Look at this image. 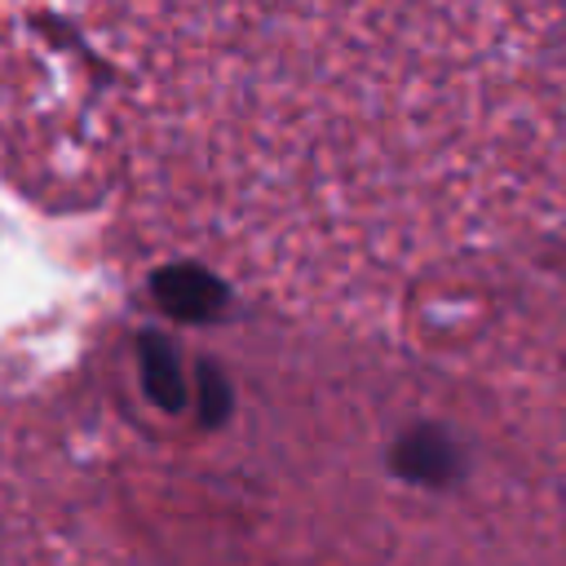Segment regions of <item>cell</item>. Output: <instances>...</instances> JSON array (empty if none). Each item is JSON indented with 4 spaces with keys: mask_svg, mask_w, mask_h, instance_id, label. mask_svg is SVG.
Masks as SVG:
<instances>
[{
    "mask_svg": "<svg viewBox=\"0 0 566 566\" xmlns=\"http://www.w3.org/2000/svg\"><path fill=\"white\" fill-rule=\"evenodd\" d=\"M394 469L416 486H451L464 478V451L442 424H416L398 438Z\"/></svg>",
    "mask_w": 566,
    "mask_h": 566,
    "instance_id": "1",
    "label": "cell"
}]
</instances>
